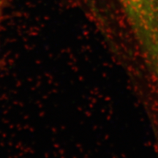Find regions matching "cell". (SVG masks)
Masks as SVG:
<instances>
[{
	"label": "cell",
	"mask_w": 158,
	"mask_h": 158,
	"mask_svg": "<svg viewBox=\"0 0 158 158\" xmlns=\"http://www.w3.org/2000/svg\"><path fill=\"white\" fill-rule=\"evenodd\" d=\"M13 0H0V24L2 21L5 12L10 7Z\"/></svg>",
	"instance_id": "1"
}]
</instances>
